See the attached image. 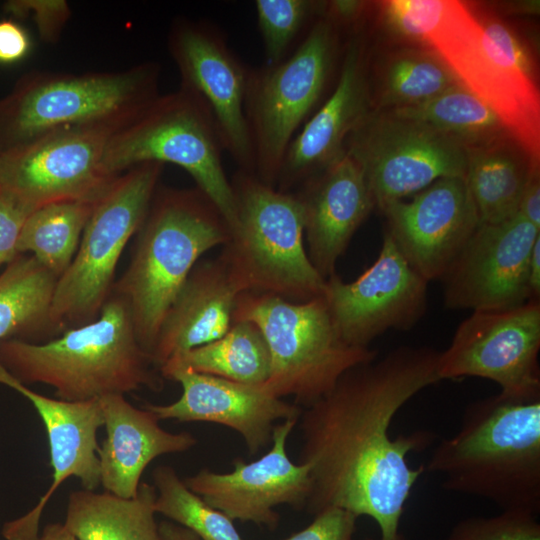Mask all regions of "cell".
Wrapping results in <instances>:
<instances>
[{"label":"cell","instance_id":"22","mask_svg":"<svg viewBox=\"0 0 540 540\" xmlns=\"http://www.w3.org/2000/svg\"><path fill=\"white\" fill-rule=\"evenodd\" d=\"M0 383L26 397L41 418L47 433L52 483L35 507L13 521L25 536L38 535L42 512L61 484L70 477L83 489L100 485L97 431L104 425L99 399L71 402L39 394L18 381L0 363Z\"/></svg>","mask_w":540,"mask_h":540},{"label":"cell","instance_id":"30","mask_svg":"<svg viewBox=\"0 0 540 540\" xmlns=\"http://www.w3.org/2000/svg\"><path fill=\"white\" fill-rule=\"evenodd\" d=\"M165 363L254 386H262L270 373L268 346L257 326L249 321L233 322L221 338L175 355Z\"/></svg>","mask_w":540,"mask_h":540},{"label":"cell","instance_id":"1","mask_svg":"<svg viewBox=\"0 0 540 540\" xmlns=\"http://www.w3.org/2000/svg\"><path fill=\"white\" fill-rule=\"evenodd\" d=\"M439 352L399 346L348 370L302 409L299 462L310 466V514L337 507L373 519L378 540L404 538L399 527L405 504L425 471L410 467L407 456L427 447L432 435L415 431L393 438L389 429L407 402L440 382Z\"/></svg>","mask_w":540,"mask_h":540},{"label":"cell","instance_id":"41","mask_svg":"<svg viewBox=\"0 0 540 540\" xmlns=\"http://www.w3.org/2000/svg\"><path fill=\"white\" fill-rule=\"evenodd\" d=\"M518 214L540 229V178L535 171L523 193Z\"/></svg>","mask_w":540,"mask_h":540},{"label":"cell","instance_id":"44","mask_svg":"<svg viewBox=\"0 0 540 540\" xmlns=\"http://www.w3.org/2000/svg\"><path fill=\"white\" fill-rule=\"evenodd\" d=\"M35 540H78L63 523H50Z\"/></svg>","mask_w":540,"mask_h":540},{"label":"cell","instance_id":"24","mask_svg":"<svg viewBox=\"0 0 540 540\" xmlns=\"http://www.w3.org/2000/svg\"><path fill=\"white\" fill-rule=\"evenodd\" d=\"M106 438L98 450L100 484L122 498L135 497L146 467L156 458L185 452L197 444L188 432L172 433L147 409L137 408L124 395L98 398Z\"/></svg>","mask_w":540,"mask_h":540},{"label":"cell","instance_id":"12","mask_svg":"<svg viewBox=\"0 0 540 540\" xmlns=\"http://www.w3.org/2000/svg\"><path fill=\"white\" fill-rule=\"evenodd\" d=\"M463 86L487 103L530 155L539 153V96L535 74L507 57L486 35L477 14L455 1L427 43Z\"/></svg>","mask_w":540,"mask_h":540},{"label":"cell","instance_id":"21","mask_svg":"<svg viewBox=\"0 0 540 540\" xmlns=\"http://www.w3.org/2000/svg\"><path fill=\"white\" fill-rule=\"evenodd\" d=\"M373 110L365 46L353 34L345 43L332 91L292 139L275 188L290 192L338 159L348 136Z\"/></svg>","mask_w":540,"mask_h":540},{"label":"cell","instance_id":"26","mask_svg":"<svg viewBox=\"0 0 540 540\" xmlns=\"http://www.w3.org/2000/svg\"><path fill=\"white\" fill-rule=\"evenodd\" d=\"M465 181L479 224H498L518 214L537 160L516 139L467 148Z\"/></svg>","mask_w":540,"mask_h":540},{"label":"cell","instance_id":"25","mask_svg":"<svg viewBox=\"0 0 540 540\" xmlns=\"http://www.w3.org/2000/svg\"><path fill=\"white\" fill-rule=\"evenodd\" d=\"M239 294L219 257L196 264L161 324L151 353L157 370L173 356L221 338L232 326Z\"/></svg>","mask_w":540,"mask_h":540},{"label":"cell","instance_id":"10","mask_svg":"<svg viewBox=\"0 0 540 540\" xmlns=\"http://www.w3.org/2000/svg\"><path fill=\"white\" fill-rule=\"evenodd\" d=\"M162 170L158 162L135 165L94 203L76 254L55 285L53 331L97 318L111 295L120 256L148 213Z\"/></svg>","mask_w":540,"mask_h":540},{"label":"cell","instance_id":"20","mask_svg":"<svg viewBox=\"0 0 540 540\" xmlns=\"http://www.w3.org/2000/svg\"><path fill=\"white\" fill-rule=\"evenodd\" d=\"M163 378L178 382L181 396L173 403H146L159 421L207 422L226 426L242 437L251 455L272 440L278 421L299 418L302 408L276 397L262 386L242 384L202 374L171 363L159 368Z\"/></svg>","mask_w":540,"mask_h":540},{"label":"cell","instance_id":"5","mask_svg":"<svg viewBox=\"0 0 540 540\" xmlns=\"http://www.w3.org/2000/svg\"><path fill=\"white\" fill-rule=\"evenodd\" d=\"M160 67L144 62L114 72H33L0 100V154L55 130L116 133L159 95Z\"/></svg>","mask_w":540,"mask_h":540},{"label":"cell","instance_id":"16","mask_svg":"<svg viewBox=\"0 0 540 540\" xmlns=\"http://www.w3.org/2000/svg\"><path fill=\"white\" fill-rule=\"evenodd\" d=\"M427 285L385 232L373 264L351 282L332 275L323 297L340 337L351 346L369 348L390 329L416 325L427 308Z\"/></svg>","mask_w":540,"mask_h":540},{"label":"cell","instance_id":"28","mask_svg":"<svg viewBox=\"0 0 540 540\" xmlns=\"http://www.w3.org/2000/svg\"><path fill=\"white\" fill-rule=\"evenodd\" d=\"M57 277L33 256H16L0 274V342L53 331L51 305Z\"/></svg>","mask_w":540,"mask_h":540},{"label":"cell","instance_id":"36","mask_svg":"<svg viewBox=\"0 0 540 540\" xmlns=\"http://www.w3.org/2000/svg\"><path fill=\"white\" fill-rule=\"evenodd\" d=\"M454 1L391 0L383 3L388 25L397 34L425 44L449 17Z\"/></svg>","mask_w":540,"mask_h":540},{"label":"cell","instance_id":"13","mask_svg":"<svg viewBox=\"0 0 540 540\" xmlns=\"http://www.w3.org/2000/svg\"><path fill=\"white\" fill-rule=\"evenodd\" d=\"M540 302L494 311H473L439 352L438 376L488 379L511 398H540Z\"/></svg>","mask_w":540,"mask_h":540},{"label":"cell","instance_id":"31","mask_svg":"<svg viewBox=\"0 0 540 540\" xmlns=\"http://www.w3.org/2000/svg\"><path fill=\"white\" fill-rule=\"evenodd\" d=\"M94 203L61 201L34 210L22 226L18 255L32 253L31 256L59 278L76 254Z\"/></svg>","mask_w":540,"mask_h":540},{"label":"cell","instance_id":"18","mask_svg":"<svg viewBox=\"0 0 540 540\" xmlns=\"http://www.w3.org/2000/svg\"><path fill=\"white\" fill-rule=\"evenodd\" d=\"M540 229L517 214L479 224L442 280L449 309L504 310L530 301L528 265Z\"/></svg>","mask_w":540,"mask_h":540},{"label":"cell","instance_id":"27","mask_svg":"<svg viewBox=\"0 0 540 540\" xmlns=\"http://www.w3.org/2000/svg\"><path fill=\"white\" fill-rule=\"evenodd\" d=\"M155 500V487L145 482L132 498L76 490L68 497L63 524L78 540H163Z\"/></svg>","mask_w":540,"mask_h":540},{"label":"cell","instance_id":"11","mask_svg":"<svg viewBox=\"0 0 540 540\" xmlns=\"http://www.w3.org/2000/svg\"><path fill=\"white\" fill-rule=\"evenodd\" d=\"M375 206L402 200L445 177L465 178L467 148L425 124L374 109L348 136Z\"/></svg>","mask_w":540,"mask_h":540},{"label":"cell","instance_id":"38","mask_svg":"<svg viewBox=\"0 0 540 540\" xmlns=\"http://www.w3.org/2000/svg\"><path fill=\"white\" fill-rule=\"evenodd\" d=\"M314 516L309 525L284 540H354L358 519L354 514L327 507Z\"/></svg>","mask_w":540,"mask_h":540},{"label":"cell","instance_id":"43","mask_svg":"<svg viewBox=\"0 0 540 540\" xmlns=\"http://www.w3.org/2000/svg\"><path fill=\"white\" fill-rule=\"evenodd\" d=\"M159 531L163 540H200L190 530L168 520L160 522Z\"/></svg>","mask_w":540,"mask_h":540},{"label":"cell","instance_id":"4","mask_svg":"<svg viewBox=\"0 0 540 540\" xmlns=\"http://www.w3.org/2000/svg\"><path fill=\"white\" fill-rule=\"evenodd\" d=\"M139 231L134 255L114 290L127 303L139 343L151 357L189 274L205 252L227 243L230 228L196 187L157 190Z\"/></svg>","mask_w":540,"mask_h":540},{"label":"cell","instance_id":"45","mask_svg":"<svg viewBox=\"0 0 540 540\" xmlns=\"http://www.w3.org/2000/svg\"><path fill=\"white\" fill-rule=\"evenodd\" d=\"M367 540H373V539H367ZM402 540H406V538L404 537Z\"/></svg>","mask_w":540,"mask_h":540},{"label":"cell","instance_id":"35","mask_svg":"<svg viewBox=\"0 0 540 540\" xmlns=\"http://www.w3.org/2000/svg\"><path fill=\"white\" fill-rule=\"evenodd\" d=\"M447 540H540V523L532 512L501 510L497 515L458 521Z\"/></svg>","mask_w":540,"mask_h":540},{"label":"cell","instance_id":"39","mask_svg":"<svg viewBox=\"0 0 540 540\" xmlns=\"http://www.w3.org/2000/svg\"><path fill=\"white\" fill-rule=\"evenodd\" d=\"M33 211L0 190V266L16 256L22 226Z\"/></svg>","mask_w":540,"mask_h":540},{"label":"cell","instance_id":"15","mask_svg":"<svg viewBox=\"0 0 540 540\" xmlns=\"http://www.w3.org/2000/svg\"><path fill=\"white\" fill-rule=\"evenodd\" d=\"M168 48L180 87L196 95L214 121L224 152L240 170L253 172V148L245 113L248 70L213 24L175 20Z\"/></svg>","mask_w":540,"mask_h":540},{"label":"cell","instance_id":"37","mask_svg":"<svg viewBox=\"0 0 540 540\" xmlns=\"http://www.w3.org/2000/svg\"><path fill=\"white\" fill-rule=\"evenodd\" d=\"M5 11L17 17L31 15L41 38L55 41L70 16L67 2L62 0H12L4 5Z\"/></svg>","mask_w":540,"mask_h":540},{"label":"cell","instance_id":"8","mask_svg":"<svg viewBox=\"0 0 540 540\" xmlns=\"http://www.w3.org/2000/svg\"><path fill=\"white\" fill-rule=\"evenodd\" d=\"M340 24L325 7L306 36L282 61L249 68L245 113L253 148V172L275 187L295 135L323 102L344 51ZM342 61V60H341Z\"/></svg>","mask_w":540,"mask_h":540},{"label":"cell","instance_id":"19","mask_svg":"<svg viewBox=\"0 0 540 540\" xmlns=\"http://www.w3.org/2000/svg\"><path fill=\"white\" fill-rule=\"evenodd\" d=\"M385 231L409 266L428 283L442 279L479 219L465 178L445 177L380 208Z\"/></svg>","mask_w":540,"mask_h":540},{"label":"cell","instance_id":"17","mask_svg":"<svg viewBox=\"0 0 540 540\" xmlns=\"http://www.w3.org/2000/svg\"><path fill=\"white\" fill-rule=\"evenodd\" d=\"M298 419L276 424L270 450L257 460L245 462L237 457L232 471L225 473L201 469L186 477L185 485L232 521L276 529L280 515L275 508L289 505L301 510L311 491L310 466L294 463L287 453L288 438Z\"/></svg>","mask_w":540,"mask_h":540},{"label":"cell","instance_id":"3","mask_svg":"<svg viewBox=\"0 0 540 540\" xmlns=\"http://www.w3.org/2000/svg\"><path fill=\"white\" fill-rule=\"evenodd\" d=\"M0 363L18 381L44 384L58 399L80 402L163 386L137 338L127 303L110 295L97 318L45 342H0Z\"/></svg>","mask_w":540,"mask_h":540},{"label":"cell","instance_id":"34","mask_svg":"<svg viewBox=\"0 0 540 540\" xmlns=\"http://www.w3.org/2000/svg\"><path fill=\"white\" fill-rule=\"evenodd\" d=\"M324 7L323 1L256 0L258 29L266 55L265 64H276L290 55Z\"/></svg>","mask_w":540,"mask_h":540},{"label":"cell","instance_id":"23","mask_svg":"<svg viewBox=\"0 0 540 540\" xmlns=\"http://www.w3.org/2000/svg\"><path fill=\"white\" fill-rule=\"evenodd\" d=\"M298 195L309 259L326 280L375 203L365 176L346 152L302 184Z\"/></svg>","mask_w":540,"mask_h":540},{"label":"cell","instance_id":"6","mask_svg":"<svg viewBox=\"0 0 540 540\" xmlns=\"http://www.w3.org/2000/svg\"><path fill=\"white\" fill-rule=\"evenodd\" d=\"M236 221L219 256L243 292L302 302L322 296L326 280L304 244L298 195L280 191L239 170L231 180Z\"/></svg>","mask_w":540,"mask_h":540},{"label":"cell","instance_id":"29","mask_svg":"<svg viewBox=\"0 0 540 540\" xmlns=\"http://www.w3.org/2000/svg\"><path fill=\"white\" fill-rule=\"evenodd\" d=\"M389 111L432 127L466 148L516 138L501 117L462 84L425 103Z\"/></svg>","mask_w":540,"mask_h":540},{"label":"cell","instance_id":"40","mask_svg":"<svg viewBox=\"0 0 540 540\" xmlns=\"http://www.w3.org/2000/svg\"><path fill=\"white\" fill-rule=\"evenodd\" d=\"M32 47L26 29L13 20H0V64L23 60Z\"/></svg>","mask_w":540,"mask_h":540},{"label":"cell","instance_id":"14","mask_svg":"<svg viewBox=\"0 0 540 540\" xmlns=\"http://www.w3.org/2000/svg\"><path fill=\"white\" fill-rule=\"evenodd\" d=\"M113 134L101 128H66L4 151L0 190L32 211L61 201L94 203L117 178L102 163Z\"/></svg>","mask_w":540,"mask_h":540},{"label":"cell","instance_id":"32","mask_svg":"<svg viewBox=\"0 0 540 540\" xmlns=\"http://www.w3.org/2000/svg\"><path fill=\"white\" fill-rule=\"evenodd\" d=\"M459 84L452 69L433 50L400 51L386 62L380 75L374 109L419 105Z\"/></svg>","mask_w":540,"mask_h":540},{"label":"cell","instance_id":"42","mask_svg":"<svg viewBox=\"0 0 540 540\" xmlns=\"http://www.w3.org/2000/svg\"><path fill=\"white\" fill-rule=\"evenodd\" d=\"M528 287L530 300L539 301L540 296V236L536 239L529 258Z\"/></svg>","mask_w":540,"mask_h":540},{"label":"cell","instance_id":"33","mask_svg":"<svg viewBox=\"0 0 540 540\" xmlns=\"http://www.w3.org/2000/svg\"><path fill=\"white\" fill-rule=\"evenodd\" d=\"M155 511L190 530L200 540H243L233 521L192 492L168 465L152 472Z\"/></svg>","mask_w":540,"mask_h":540},{"label":"cell","instance_id":"9","mask_svg":"<svg viewBox=\"0 0 540 540\" xmlns=\"http://www.w3.org/2000/svg\"><path fill=\"white\" fill-rule=\"evenodd\" d=\"M222 152L210 112L196 95L179 87L160 94L132 122L114 133L102 163L105 172L114 178L145 162L182 167L231 229L236 221V205Z\"/></svg>","mask_w":540,"mask_h":540},{"label":"cell","instance_id":"2","mask_svg":"<svg viewBox=\"0 0 540 540\" xmlns=\"http://www.w3.org/2000/svg\"><path fill=\"white\" fill-rule=\"evenodd\" d=\"M425 470L443 489L501 510L540 512V398L500 392L470 403L458 431L434 448Z\"/></svg>","mask_w":540,"mask_h":540},{"label":"cell","instance_id":"7","mask_svg":"<svg viewBox=\"0 0 540 540\" xmlns=\"http://www.w3.org/2000/svg\"><path fill=\"white\" fill-rule=\"evenodd\" d=\"M236 321L256 325L268 346L270 373L262 388L279 398L293 397L302 409L329 393L348 370L378 356L340 337L323 295L296 302L243 292L233 309Z\"/></svg>","mask_w":540,"mask_h":540}]
</instances>
